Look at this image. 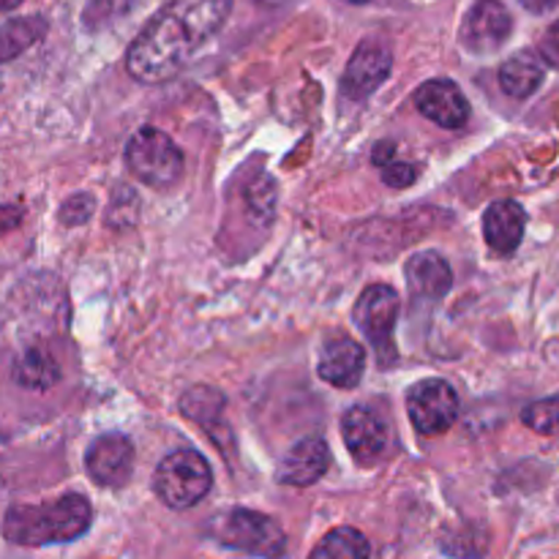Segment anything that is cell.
I'll return each mask as SVG.
<instances>
[{
    "mask_svg": "<svg viewBox=\"0 0 559 559\" xmlns=\"http://www.w3.org/2000/svg\"><path fill=\"white\" fill-rule=\"evenodd\" d=\"M393 66L391 47L380 38H366V41L358 44V49L349 58L347 71H344L342 91L344 96L353 98V102H364L369 98L382 82L388 80Z\"/></svg>",
    "mask_w": 559,
    "mask_h": 559,
    "instance_id": "cell-8",
    "label": "cell"
},
{
    "mask_svg": "<svg viewBox=\"0 0 559 559\" xmlns=\"http://www.w3.org/2000/svg\"><path fill=\"white\" fill-rule=\"evenodd\" d=\"M407 413L418 435L440 437L453 426L459 415V396L451 382L424 380L409 388Z\"/></svg>",
    "mask_w": 559,
    "mask_h": 559,
    "instance_id": "cell-7",
    "label": "cell"
},
{
    "mask_svg": "<svg viewBox=\"0 0 559 559\" xmlns=\"http://www.w3.org/2000/svg\"><path fill=\"white\" fill-rule=\"evenodd\" d=\"M407 282L418 298L437 300L453 287V273L451 265L437 251H420V254L409 257Z\"/></svg>",
    "mask_w": 559,
    "mask_h": 559,
    "instance_id": "cell-16",
    "label": "cell"
},
{
    "mask_svg": "<svg viewBox=\"0 0 559 559\" xmlns=\"http://www.w3.org/2000/svg\"><path fill=\"white\" fill-rule=\"evenodd\" d=\"M211 486V467H207L205 456H200L197 451H175L164 456V462L156 469V478H153L158 500L173 511L194 508L197 502L205 500Z\"/></svg>",
    "mask_w": 559,
    "mask_h": 559,
    "instance_id": "cell-4",
    "label": "cell"
},
{
    "mask_svg": "<svg viewBox=\"0 0 559 559\" xmlns=\"http://www.w3.org/2000/svg\"><path fill=\"white\" fill-rule=\"evenodd\" d=\"M342 435L355 462L369 464V467L385 456L388 440H391L388 420L377 409L366 407V404H355L344 413Z\"/></svg>",
    "mask_w": 559,
    "mask_h": 559,
    "instance_id": "cell-9",
    "label": "cell"
},
{
    "mask_svg": "<svg viewBox=\"0 0 559 559\" xmlns=\"http://www.w3.org/2000/svg\"><path fill=\"white\" fill-rule=\"evenodd\" d=\"M519 3L533 11V14H546V11L559 9V0H519Z\"/></svg>",
    "mask_w": 559,
    "mask_h": 559,
    "instance_id": "cell-27",
    "label": "cell"
},
{
    "mask_svg": "<svg viewBox=\"0 0 559 559\" xmlns=\"http://www.w3.org/2000/svg\"><path fill=\"white\" fill-rule=\"evenodd\" d=\"M126 164L142 183L153 189H173L183 178V153L164 131L151 126L140 129L129 140Z\"/></svg>",
    "mask_w": 559,
    "mask_h": 559,
    "instance_id": "cell-5",
    "label": "cell"
},
{
    "mask_svg": "<svg viewBox=\"0 0 559 559\" xmlns=\"http://www.w3.org/2000/svg\"><path fill=\"white\" fill-rule=\"evenodd\" d=\"M328 467H331V448H328V442L322 437H306L282 459L276 478L278 484L300 489V486L317 484L328 473Z\"/></svg>",
    "mask_w": 559,
    "mask_h": 559,
    "instance_id": "cell-14",
    "label": "cell"
},
{
    "mask_svg": "<svg viewBox=\"0 0 559 559\" xmlns=\"http://www.w3.org/2000/svg\"><path fill=\"white\" fill-rule=\"evenodd\" d=\"M246 200H249L251 213H260L262 218H271L273 207H276V186H273L271 178H257L254 183L246 191Z\"/></svg>",
    "mask_w": 559,
    "mask_h": 559,
    "instance_id": "cell-24",
    "label": "cell"
},
{
    "mask_svg": "<svg viewBox=\"0 0 559 559\" xmlns=\"http://www.w3.org/2000/svg\"><path fill=\"white\" fill-rule=\"evenodd\" d=\"M344 3H366V0H344Z\"/></svg>",
    "mask_w": 559,
    "mask_h": 559,
    "instance_id": "cell-28",
    "label": "cell"
},
{
    "mask_svg": "<svg viewBox=\"0 0 559 559\" xmlns=\"http://www.w3.org/2000/svg\"><path fill=\"white\" fill-rule=\"evenodd\" d=\"M538 52H540L538 58L544 60V63L559 69V20L544 33V38H540V44H538Z\"/></svg>",
    "mask_w": 559,
    "mask_h": 559,
    "instance_id": "cell-26",
    "label": "cell"
},
{
    "mask_svg": "<svg viewBox=\"0 0 559 559\" xmlns=\"http://www.w3.org/2000/svg\"><path fill=\"white\" fill-rule=\"evenodd\" d=\"M366 349L349 336H333L322 344L317 374L336 388H355L364 377Z\"/></svg>",
    "mask_w": 559,
    "mask_h": 559,
    "instance_id": "cell-13",
    "label": "cell"
},
{
    "mask_svg": "<svg viewBox=\"0 0 559 559\" xmlns=\"http://www.w3.org/2000/svg\"><path fill=\"white\" fill-rule=\"evenodd\" d=\"M546 66L535 52L524 49L500 66V87L511 98H530L544 85Z\"/></svg>",
    "mask_w": 559,
    "mask_h": 559,
    "instance_id": "cell-17",
    "label": "cell"
},
{
    "mask_svg": "<svg viewBox=\"0 0 559 559\" xmlns=\"http://www.w3.org/2000/svg\"><path fill=\"white\" fill-rule=\"evenodd\" d=\"M131 5H134V0H91L85 14H82V22H85L87 31H98V27L123 16Z\"/></svg>",
    "mask_w": 559,
    "mask_h": 559,
    "instance_id": "cell-23",
    "label": "cell"
},
{
    "mask_svg": "<svg viewBox=\"0 0 559 559\" xmlns=\"http://www.w3.org/2000/svg\"><path fill=\"white\" fill-rule=\"evenodd\" d=\"M399 309H402L399 293L393 287H388V284H371V287H366L353 309L355 325L371 342L380 366L396 364L393 331H396Z\"/></svg>",
    "mask_w": 559,
    "mask_h": 559,
    "instance_id": "cell-6",
    "label": "cell"
},
{
    "mask_svg": "<svg viewBox=\"0 0 559 559\" xmlns=\"http://www.w3.org/2000/svg\"><path fill=\"white\" fill-rule=\"evenodd\" d=\"M16 385L31 388V391H47L60 380V369L44 349H27L14 366Z\"/></svg>",
    "mask_w": 559,
    "mask_h": 559,
    "instance_id": "cell-21",
    "label": "cell"
},
{
    "mask_svg": "<svg viewBox=\"0 0 559 559\" xmlns=\"http://www.w3.org/2000/svg\"><path fill=\"white\" fill-rule=\"evenodd\" d=\"M85 467L98 486H123L134 469V445L123 435L98 437L87 448Z\"/></svg>",
    "mask_w": 559,
    "mask_h": 559,
    "instance_id": "cell-12",
    "label": "cell"
},
{
    "mask_svg": "<svg viewBox=\"0 0 559 559\" xmlns=\"http://www.w3.org/2000/svg\"><path fill=\"white\" fill-rule=\"evenodd\" d=\"M371 546L355 527H336L314 546L309 559H369Z\"/></svg>",
    "mask_w": 559,
    "mask_h": 559,
    "instance_id": "cell-20",
    "label": "cell"
},
{
    "mask_svg": "<svg viewBox=\"0 0 559 559\" xmlns=\"http://www.w3.org/2000/svg\"><path fill=\"white\" fill-rule=\"evenodd\" d=\"M522 420L527 429L538 431V435H559V393L557 396L540 399V402H533L530 407H524Z\"/></svg>",
    "mask_w": 559,
    "mask_h": 559,
    "instance_id": "cell-22",
    "label": "cell"
},
{
    "mask_svg": "<svg viewBox=\"0 0 559 559\" xmlns=\"http://www.w3.org/2000/svg\"><path fill=\"white\" fill-rule=\"evenodd\" d=\"M511 31L513 16L500 0H478L462 25V41L473 52L486 55L500 49L511 38Z\"/></svg>",
    "mask_w": 559,
    "mask_h": 559,
    "instance_id": "cell-10",
    "label": "cell"
},
{
    "mask_svg": "<svg viewBox=\"0 0 559 559\" xmlns=\"http://www.w3.org/2000/svg\"><path fill=\"white\" fill-rule=\"evenodd\" d=\"M524 227H527V213L519 202L513 200H497L486 207L484 213V235L486 243L497 251V254H513L524 238Z\"/></svg>",
    "mask_w": 559,
    "mask_h": 559,
    "instance_id": "cell-15",
    "label": "cell"
},
{
    "mask_svg": "<svg viewBox=\"0 0 559 559\" xmlns=\"http://www.w3.org/2000/svg\"><path fill=\"white\" fill-rule=\"evenodd\" d=\"M415 107L442 129H462L469 120V102L453 80H429L415 91Z\"/></svg>",
    "mask_w": 559,
    "mask_h": 559,
    "instance_id": "cell-11",
    "label": "cell"
},
{
    "mask_svg": "<svg viewBox=\"0 0 559 559\" xmlns=\"http://www.w3.org/2000/svg\"><path fill=\"white\" fill-rule=\"evenodd\" d=\"M229 9L233 0H167L131 41L126 52L129 74L145 85L173 80L222 31Z\"/></svg>",
    "mask_w": 559,
    "mask_h": 559,
    "instance_id": "cell-1",
    "label": "cell"
},
{
    "mask_svg": "<svg viewBox=\"0 0 559 559\" xmlns=\"http://www.w3.org/2000/svg\"><path fill=\"white\" fill-rule=\"evenodd\" d=\"M91 502L82 495H63L41 506H14L3 519V538L16 546L69 544L87 533Z\"/></svg>",
    "mask_w": 559,
    "mask_h": 559,
    "instance_id": "cell-2",
    "label": "cell"
},
{
    "mask_svg": "<svg viewBox=\"0 0 559 559\" xmlns=\"http://www.w3.org/2000/svg\"><path fill=\"white\" fill-rule=\"evenodd\" d=\"M211 535L227 549L262 559H282L287 551V535L282 524L265 513L246 511V508H233L213 519Z\"/></svg>",
    "mask_w": 559,
    "mask_h": 559,
    "instance_id": "cell-3",
    "label": "cell"
},
{
    "mask_svg": "<svg viewBox=\"0 0 559 559\" xmlns=\"http://www.w3.org/2000/svg\"><path fill=\"white\" fill-rule=\"evenodd\" d=\"M47 33L44 16H20L0 25V63L16 58Z\"/></svg>",
    "mask_w": 559,
    "mask_h": 559,
    "instance_id": "cell-19",
    "label": "cell"
},
{
    "mask_svg": "<svg viewBox=\"0 0 559 559\" xmlns=\"http://www.w3.org/2000/svg\"><path fill=\"white\" fill-rule=\"evenodd\" d=\"M415 178H418V169H415L413 164L391 162L382 167V180H385L388 186H393V189H407L409 183H415Z\"/></svg>",
    "mask_w": 559,
    "mask_h": 559,
    "instance_id": "cell-25",
    "label": "cell"
},
{
    "mask_svg": "<svg viewBox=\"0 0 559 559\" xmlns=\"http://www.w3.org/2000/svg\"><path fill=\"white\" fill-rule=\"evenodd\" d=\"M180 409H183L186 418L200 424L205 431H211V437L213 431L224 429V396L216 388L197 385L191 391H186L183 399H180Z\"/></svg>",
    "mask_w": 559,
    "mask_h": 559,
    "instance_id": "cell-18",
    "label": "cell"
}]
</instances>
